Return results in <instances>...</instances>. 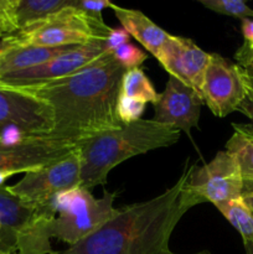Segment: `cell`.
I'll return each mask as SVG.
<instances>
[{"label":"cell","instance_id":"obj_1","mask_svg":"<svg viewBox=\"0 0 253 254\" xmlns=\"http://www.w3.org/2000/svg\"><path fill=\"white\" fill-rule=\"evenodd\" d=\"M126 71L113 54L107 52L69 76L15 88L50 107L55 122L50 135L78 144L122 126L117 117V101Z\"/></svg>","mask_w":253,"mask_h":254},{"label":"cell","instance_id":"obj_2","mask_svg":"<svg viewBox=\"0 0 253 254\" xmlns=\"http://www.w3.org/2000/svg\"><path fill=\"white\" fill-rule=\"evenodd\" d=\"M191 168L156 197L117 211L99 230L54 254H164L183 216L198 205L186 190Z\"/></svg>","mask_w":253,"mask_h":254},{"label":"cell","instance_id":"obj_3","mask_svg":"<svg viewBox=\"0 0 253 254\" xmlns=\"http://www.w3.org/2000/svg\"><path fill=\"white\" fill-rule=\"evenodd\" d=\"M180 130L154 119H140L99 133L77 144L81 183L86 190L107 183L108 174L123 161L178 143Z\"/></svg>","mask_w":253,"mask_h":254},{"label":"cell","instance_id":"obj_4","mask_svg":"<svg viewBox=\"0 0 253 254\" xmlns=\"http://www.w3.org/2000/svg\"><path fill=\"white\" fill-rule=\"evenodd\" d=\"M116 196L117 192L104 191L101 198H96L81 186L60 192L51 201L55 212L50 222L51 238L73 246L91 236L117 213Z\"/></svg>","mask_w":253,"mask_h":254},{"label":"cell","instance_id":"obj_5","mask_svg":"<svg viewBox=\"0 0 253 254\" xmlns=\"http://www.w3.org/2000/svg\"><path fill=\"white\" fill-rule=\"evenodd\" d=\"M112 27L69 5L40 24L15 32L19 47L81 46L94 41H106Z\"/></svg>","mask_w":253,"mask_h":254},{"label":"cell","instance_id":"obj_6","mask_svg":"<svg viewBox=\"0 0 253 254\" xmlns=\"http://www.w3.org/2000/svg\"><path fill=\"white\" fill-rule=\"evenodd\" d=\"M81 160L78 150L50 165L30 171L16 184L7 186V190L19 198L34 206L44 207L60 192L79 186Z\"/></svg>","mask_w":253,"mask_h":254},{"label":"cell","instance_id":"obj_7","mask_svg":"<svg viewBox=\"0 0 253 254\" xmlns=\"http://www.w3.org/2000/svg\"><path fill=\"white\" fill-rule=\"evenodd\" d=\"M243 184L245 181L235 159L222 150L208 164L191 168L186 190L197 203L211 202L216 206L241 197Z\"/></svg>","mask_w":253,"mask_h":254},{"label":"cell","instance_id":"obj_8","mask_svg":"<svg viewBox=\"0 0 253 254\" xmlns=\"http://www.w3.org/2000/svg\"><path fill=\"white\" fill-rule=\"evenodd\" d=\"M201 96L216 117L238 111L246 98V84L240 67L218 54H211L203 74Z\"/></svg>","mask_w":253,"mask_h":254},{"label":"cell","instance_id":"obj_9","mask_svg":"<svg viewBox=\"0 0 253 254\" xmlns=\"http://www.w3.org/2000/svg\"><path fill=\"white\" fill-rule=\"evenodd\" d=\"M9 126L19 127L29 135H50L55 127L54 114L41 99L0 84V133Z\"/></svg>","mask_w":253,"mask_h":254},{"label":"cell","instance_id":"obj_10","mask_svg":"<svg viewBox=\"0 0 253 254\" xmlns=\"http://www.w3.org/2000/svg\"><path fill=\"white\" fill-rule=\"evenodd\" d=\"M107 52L108 51L106 49V41H94L81 46H73L64 54L45 64L0 77V84L24 87L62 78L88 66Z\"/></svg>","mask_w":253,"mask_h":254},{"label":"cell","instance_id":"obj_11","mask_svg":"<svg viewBox=\"0 0 253 254\" xmlns=\"http://www.w3.org/2000/svg\"><path fill=\"white\" fill-rule=\"evenodd\" d=\"M77 149L76 143L51 135L30 136L19 145L0 144V170L30 173L69 155Z\"/></svg>","mask_w":253,"mask_h":254},{"label":"cell","instance_id":"obj_12","mask_svg":"<svg viewBox=\"0 0 253 254\" xmlns=\"http://www.w3.org/2000/svg\"><path fill=\"white\" fill-rule=\"evenodd\" d=\"M210 57L211 54L203 51L191 39L170 35L155 59L171 77L195 89L201 96L203 74Z\"/></svg>","mask_w":253,"mask_h":254},{"label":"cell","instance_id":"obj_13","mask_svg":"<svg viewBox=\"0 0 253 254\" xmlns=\"http://www.w3.org/2000/svg\"><path fill=\"white\" fill-rule=\"evenodd\" d=\"M203 99L195 89L175 77H169L166 86L158 94L154 106V121L190 133L197 127Z\"/></svg>","mask_w":253,"mask_h":254},{"label":"cell","instance_id":"obj_14","mask_svg":"<svg viewBox=\"0 0 253 254\" xmlns=\"http://www.w3.org/2000/svg\"><path fill=\"white\" fill-rule=\"evenodd\" d=\"M44 207L25 202L7 186L0 188V252L16 254L17 240L30 230Z\"/></svg>","mask_w":253,"mask_h":254},{"label":"cell","instance_id":"obj_15","mask_svg":"<svg viewBox=\"0 0 253 254\" xmlns=\"http://www.w3.org/2000/svg\"><path fill=\"white\" fill-rule=\"evenodd\" d=\"M111 9L116 14L122 27L130 35V37H134L146 51L155 57L170 34L158 26L153 20L139 10L126 9L116 4L112 5Z\"/></svg>","mask_w":253,"mask_h":254},{"label":"cell","instance_id":"obj_16","mask_svg":"<svg viewBox=\"0 0 253 254\" xmlns=\"http://www.w3.org/2000/svg\"><path fill=\"white\" fill-rule=\"evenodd\" d=\"M72 47L73 46L16 47V49L5 54L0 60V77L39 66V64H45V62L64 54Z\"/></svg>","mask_w":253,"mask_h":254},{"label":"cell","instance_id":"obj_17","mask_svg":"<svg viewBox=\"0 0 253 254\" xmlns=\"http://www.w3.org/2000/svg\"><path fill=\"white\" fill-rule=\"evenodd\" d=\"M232 136L226 143V151L235 159L243 181H253V130L250 124H232Z\"/></svg>","mask_w":253,"mask_h":254},{"label":"cell","instance_id":"obj_18","mask_svg":"<svg viewBox=\"0 0 253 254\" xmlns=\"http://www.w3.org/2000/svg\"><path fill=\"white\" fill-rule=\"evenodd\" d=\"M216 208L236 228L243 242L253 241V212L246 205L242 196L235 200L218 203L216 205Z\"/></svg>","mask_w":253,"mask_h":254},{"label":"cell","instance_id":"obj_19","mask_svg":"<svg viewBox=\"0 0 253 254\" xmlns=\"http://www.w3.org/2000/svg\"><path fill=\"white\" fill-rule=\"evenodd\" d=\"M122 96L138 99L144 103H155L158 94L150 79L141 68L126 69L122 77L121 92Z\"/></svg>","mask_w":253,"mask_h":254},{"label":"cell","instance_id":"obj_20","mask_svg":"<svg viewBox=\"0 0 253 254\" xmlns=\"http://www.w3.org/2000/svg\"><path fill=\"white\" fill-rule=\"evenodd\" d=\"M206 9L221 15L238 17V19H253V9H251L243 0H198Z\"/></svg>","mask_w":253,"mask_h":254},{"label":"cell","instance_id":"obj_21","mask_svg":"<svg viewBox=\"0 0 253 254\" xmlns=\"http://www.w3.org/2000/svg\"><path fill=\"white\" fill-rule=\"evenodd\" d=\"M145 106L146 103L144 102L119 94L117 101V117L124 126L138 122L140 121L145 111Z\"/></svg>","mask_w":253,"mask_h":254},{"label":"cell","instance_id":"obj_22","mask_svg":"<svg viewBox=\"0 0 253 254\" xmlns=\"http://www.w3.org/2000/svg\"><path fill=\"white\" fill-rule=\"evenodd\" d=\"M113 57L124 67L126 69L138 68L141 64L146 60V54L136 47L135 45L124 44L121 47L113 51Z\"/></svg>","mask_w":253,"mask_h":254},{"label":"cell","instance_id":"obj_23","mask_svg":"<svg viewBox=\"0 0 253 254\" xmlns=\"http://www.w3.org/2000/svg\"><path fill=\"white\" fill-rule=\"evenodd\" d=\"M72 5L94 19L103 20L102 11L106 7H112L113 2L109 0H72Z\"/></svg>","mask_w":253,"mask_h":254},{"label":"cell","instance_id":"obj_24","mask_svg":"<svg viewBox=\"0 0 253 254\" xmlns=\"http://www.w3.org/2000/svg\"><path fill=\"white\" fill-rule=\"evenodd\" d=\"M236 64L242 69L245 76L253 81V47L243 44L235 54Z\"/></svg>","mask_w":253,"mask_h":254},{"label":"cell","instance_id":"obj_25","mask_svg":"<svg viewBox=\"0 0 253 254\" xmlns=\"http://www.w3.org/2000/svg\"><path fill=\"white\" fill-rule=\"evenodd\" d=\"M130 40V35L123 29V27H117V29H112L109 32L108 37L106 40V49L109 54H113L114 50L121 47L122 45L128 44Z\"/></svg>","mask_w":253,"mask_h":254},{"label":"cell","instance_id":"obj_26","mask_svg":"<svg viewBox=\"0 0 253 254\" xmlns=\"http://www.w3.org/2000/svg\"><path fill=\"white\" fill-rule=\"evenodd\" d=\"M241 71H242V69H241ZM242 74H243V81H245V84H246V98L245 101L241 103L238 111L242 112L245 116H247L248 118L251 119L252 123L250 124V127L253 130V81L252 79L247 78L243 72Z\"/></svg>","mask_w":253,"mask_h":254},{"label":"cell","instance_id":"obj_27","mask_svg":"<svg viewBox=\"0 0 253 254\" xmlns=\"http://www.w3.org/2000/svg\"><path fill=\"white\" fill-rule=\"evenodd\" d=\"M16 47H19V44H17V40L14 34L0 37V60H1V57L5 54H7L11 50L16 49Z\"/></svg>","mask_w":253,"mask_h":254},{"label":"cell","instance_id":"obj_28","mask_svg":"<svg viewBox=\"0 0 253 254\" xmlns=\"http://www.w3.org/2000/svg\"><path fill=\"white\" fill-rule=\"evenodd\" d=\"M241 30H242L243 39L247 46L253 47V19H243L241 22Z\"/></svg>","mask_w":253,"mask_h":254},{"label":"cell","instance_id":"obj_29","mask_svg":"<svg viewBox=\"0 0 253 254\" xmlns=\"http://www.w3.org/2000/svg\"><path fill=\"white\" fill-rule=\"evenodd\" d=\"M14 175H16L14 171L0 170V188H2V185H4V183L7 180V179H10L11 176H14Z\"/></svg>","mask_w":253,"mask_h":254},{"label":"cell","instance_id":"obj_30","mask_svg":"<svg viewBox=\"0 0 253 254\" xmlns=\"http://www.w3.org/2000/svg\"><path fill=\"white\" fill-rule=\"evenodd\" d=\"M242 198L246 202V205L251 208V211L253 212V192H243Z\"/></svg>","mask_w":253,"mask_h":254},{"label":"cell","instance_id":"obj_31","mask_svg":"<svg viewBox=\"0 0 253 254\" xmlns=\"http://www.w3.org/2000/svg\"><path fill=\"white\" fill-rule=\"evenodd\" d=\"M243 192H253V181H245Z\"/></svg>","mask_w":253,"mask_h":254},{"label":"cell","instance_id":"obj_32","mask_svg":"<svg viewBox=\"0 0 253 254\" xmlns=\"http://www.w3.org/2000/svg\"><path fill=\"white\" fill-rule=\"evenodd\" d=\"M243 245H245L246 254H253V241H251V242H243Z\"/></svg>","mask_w":253,"mask_h":254},{"label":"cell","instance_id":"obj_33","mask_svg":"<svg viewBox=\"0 0 253 254\" xmlns=\"http://www.w3.org/2000/svg\"><path fill=\"white\" fill-rule=\"evenodd\" d=\"M164 254H178V253H174V252H171V251L170 250H168V251H166V252L165 253H164ZM193 254H211L210 252H208V251H201V252H197V253H193Z\"/></svg>","mask_w":253,"mask_h":254},{"label":"cell","instance_id":"obj_34","mask_svg":"<svg viewBox=\"0 0 253 254\" xmlns=\"http://www.w3.org/2000/svg\"><path fill=\"white\" fill-rule=\"evenodd\" d=\"M4 36H7V32L6 30H5V27L0 24V37H4Z\"/></svg>","mask_w":253,"mask_h":254},{"label":"cell","instance_id":"obj_35","mask_svg":"<svg viewBox=\"0 0 253 254\" xmlns=\"http://www.w3.org/2000/svg\"><path fill=\"white\" fill-rule=\"evenodd\" d=\"M0 254H5V253H1V252H0Z\"/></svg>","mask_w":253,"mask_h":254}]
</instances>
